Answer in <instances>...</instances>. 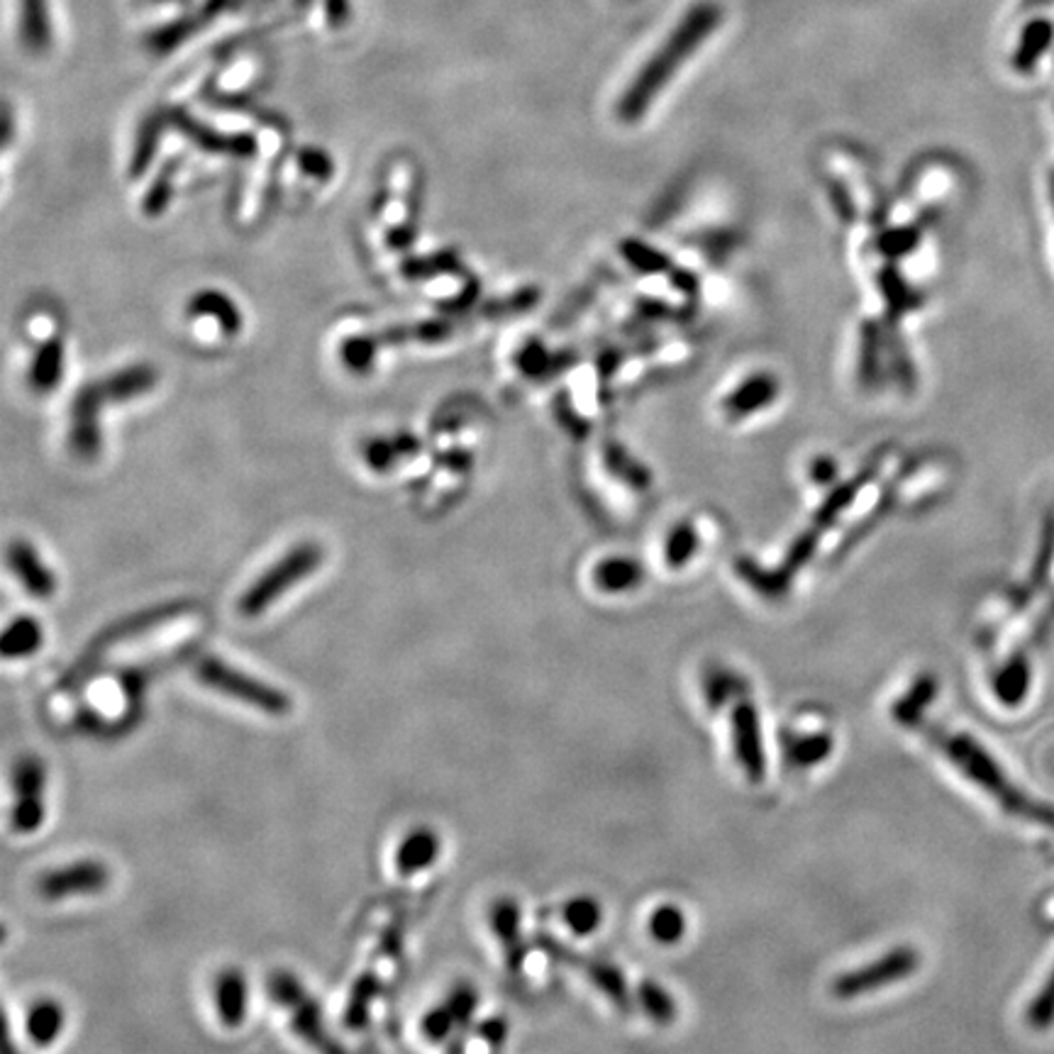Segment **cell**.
<instances>
[{"label":"cell","mask_w":1054,"mask_h":1054,"mask_svg":"<svg viewBox=\"0 0 1054 1054\" xmlns=\"http://www.w3.org/2000/svg\"><path fill=\"white\" fill-rule=\"evenodd\" d=\"M1052 1021H1054V972L1047 979V984L1040 989V994L1031 1003V1009H1027V1023H1031L1033 1027H1040V1031H1043V1027H1047Z\"/></svg>","instance_id":"cell-31"},{"label":"cell","mask_w":1054,"mask_h":1054,"mask_svg":"<svg viewBox=\"0 0 1054 1054\" xmlns=\"http://www.w3.org/2000/svg\"><path fill=\"white\" fill-rule=\"evenodd\" d=\"M474 1006H476L474 991H472L469 986L459 989L457 994L449 999L447 1006L437 1009V1011H433L430 1015H427L425 1023H423L425 1037L433 1040V1043H439V1040H445L447 1033L452 1031V1025H455V1023H464V1021L469 1018Z\"/></svg>","instance_id":"cell-14"},{"label":"cell","mask_w":1054,"mask_h":1054,"mask_svg":"<svg viewBox=\"0 0 1054 1054\" xmlns=\"http://www.w3.org/2000/svg\"><path fill=\"white\" fill-rule=\"evenodd\" d=\"M537 945L543 947L551 960H557L561 964H569L571 970H579L588 979V982H591L618 1011H630L632 1009L635 996H630V989H628V982H625V974L618 970L616 964H610L606 960H598V957H588V954L574 952L571 947L561 945V942L555 940L551 935H539Z\"/></svg>","instance_id":"cell-8"},{"label":"cell","mask_w":1054,"mask_h":1054,"mask_svg":"<svg viewBox=\"0 0 1054 1054\" xmlns=\"http://www.w3.org/2000/svg\"><path fill=\"white\" fill-rule=\"evenodd\" d=\"M268 994L293 1013V1027H296V1033L311 1047H315L321 1054H347V1050L342 1047L333 1035H327L323 1027L321 1009H317V1003L305 994L303 986L291 974H272V979H268Z\"/></svg>","instance_id":"cell-7"},{"label":"cell","mask_w":1054,"mask_h":1054,"mask_svg":"<svg viewBox=\"0 0 1054 1054\" xmlns=\"http://www.w3.org/2000/svg\"><path fill=\"white\" fill-rule=\"evenodd\" d=\"M918 966H921V952L911 945H901L881 954L874 962L840 974L832 982L830 991L840 1001L862 999L866 994H874V991L905 982V979L918 972Z\"/></svg>","instance_id":"cell-4"},{"label":"cell","mask_w":1054,"mask_h":1054,"mask_svg":"<svg viewBox=\"0 0 1054 1054\" xmlns=\"http://www.w3.org/2000/svg\"><path fill=\"white\" fill-rule=\"evenodd\" d=\"M10 564H12V569H16V574L20 576L24 588H28L30 594L40 596V598H47V596L54 594L52 574L44 569V564L40 561V557L34 555V549L28 543L12 545Z\"/></svg>","instance_id":"cell-15"},{"label":"cell","mask_w":1054,"mask_h":1054,"mask_svg":"<svg viewBox=\"0 0 1054 1054\" xmlns=\"http://www.w3.org/2000/svg\"><path fill=\"white\" fill-rule=\"evenodd\" d=\"M195 677L205 686H211V689L237 698V701L252 708H260L268 716H286L291 710V698L284 691L272 689V686L256 681L237 669H230L223 659H201L195 665Z\"/></svg>","instance_id":"cell-5"},{"label":"cell","mask_w":1054,"mask_h":1054,"mask_svg":"<svg viewBox=\"0 0 1054 1054\" xmlns=\"http://www.w3.org/2000/svg\"><path fill=\"white\" fill-rule=\"evenodd\" d=\"M22 42L32 52H44L52 42L47 0H22Z\"/></svg>","instance_id":"cell-20"},{"label":"cell","mask_w":1054,"mask_h":1054,"mask_svg":"<svg viewBox=\"0 0 1054 1054\" xmlns=\"http://www.w3.org/2000/svg\"><path fill=\"white\" fill-rule=\"evenodd\" d=\"M61 359H64V349H61L59 339H47L37 352V359L32 364V384L40 391H49L61 376Z\"/></svg>","instance_id":"cell-28"},{"label":"cell","mask_w":1054,"mask_h":1054,"mask_svg":"<svg viewBox=\"0 0 1054 1054\" xmlns=\"http://www.w3.org/2000/svg\"><path fill=\"white\" fill-rule=\"evenodd\" d=\"M323 561V551L317 545H301L298 549L288 551V555L281 559L276 567L268 569L266 574L260 576L247 594L240 600V610L242 616L254 618L264 612L268 606L274 604L276 598L284 596L293 584H298L305 576L313 574Z\"/></svg>","instance_id":"cell-6"},{"label":"cell","mask_w":1054,"mask_h":1054,"mask_svg":"<svg viewBox=\"0 0 1054 1054\" xmlns=\"http://www.w3.org/2000/svg\"><path fill=\"white\" fill-rule=\"evenodd\" d=\"M156 382V374L150 366H132L120 374L103 378V382L85 386L73 401L71 418V443L81 457H91L101 437H98V411L110 401H128L150 391Z\"/></svg>","instance_id":"cell-3"},{"label":"cell","mask_w":1054,"mask_h":1054,"mask_svg":"<svg viewBox=\"0 0 1054 1054\" xmlns=\"http://www.w3.org/2000/svg\"><path fill=\"white\" fill-rule=\"evenodd\" d=\"M16 789H18V805L12 813V825L18 832H32L42 825L44 805H42V789H44V767L37 759L28 757L16 767Z\"/></svg>","instance_id":"cell-11"},{"label":"cell","mask_w":1054,"mask_h":1054,"mask_svg":"<svg viewBox=\"0 0 1054 1054\" xmlns=\"http://www.w3.org/2000/svg\"><path fill=\"white\" fill-rule=\"evenodd\" d=\"M701 691H703V698H706V706L710 710H720L722 706H728L730 701H734L738 696L742 698V693L747 691V686L734 671H730L726 667H713V669L706 671Z\"/></svg>","instance_id":"cell-19"},{"label":"cell","mask_w":1054,"mask_h":1054,"mask_svg":"<svg viewBox=\"0 0 1054 1054\" xmlns=\"http://www.w3.org/2000/svg\"><path fill=\"white\" fill-rule=\"evenodd\" d=\"M1035 586L1037 591H1047L1054 596V506L1047 520V530L1043 539V549H1040L1037 557V567H1035Z\"/></svg>","instance_id":"cell-29"},{"label":"cell","mask_w":1054,"mask_h":1054,"mask_svg":"<svg viewBox=\"0 0 1054 1054\" xmlns=\"http://www.w3.org/2000/svg\"><path fill=\"white\" fill-rule=\"evenodd\" d=\"M437 850H439V842L433 830L413 832V835L403 842L398 850V872L408 876V874L420 872V869L425 866H430L435 862Z\"/></svg>","instance_id":"cell-18"},{"label":"cell","mask_w":1054,"mask_h":1054,"mask_svg":"<svg viewBox=\"0 0 1054 1054\" xmlns=\"http://www.w3.org/2000/svg\"><path fill=\"white\" fill-rule=\"evenodd\" d=\"M730 734H732V752L738 759V767L742 774L750 779V783H762L767 779V752H764V734L762 722L752 701L738 698L730 716Z\"/></svg>","instance_id":"cell-9"},{"label":"cell","mask_w":1054,"mask_h":1054,"mask_svg":"<svg viewBox=\"0 0 1054 1054\" xmlns=\"http://www.w3.org/2000/svg\"><path fill=\"white\" fill-rule=\"evenodd\" d=\"M1027 681H1031V669L1023 657H1013L1001 667L999 677L994 681V689L999 698L1006 706H1015L1027 691Z\"/></svg>","instance_id":"cell-24"},{"label":"cell","mask_w":1054,"mask_h":1054,"mask_svg":"<svg viewBox=\"0 0 1054 1054\" xmlns=\"http://www.w3.org/2000/svg\"><path fill=\"white\" fill-rule=\"evenodd\" d=\"M832 738L828 732H813V734H799V738H789V742L783 744V754H787V762L795 769H808L815 767L832 754Z\"/></svg>","instance_id":"cell-17"},{"label":"cell","mask_w":1054,"mask_h":1054,"mask_svg":"<svg viewBox=\"0 0 1054 1054\" xmlns=\"http://www.w3.org/2000/svg\"><path fill=\"white\" fill-rule=\"evenodd\" d=\"M938 691V681L933 677H918L911 683V689L893 701L891 718L896 720V726L901 728L918 730L925 722V713L930 703L935 701Z\"/></svg>","instance_id":"cell-12"},{"label":"cell","mask_w":1054,"mask_h":1054,"mask_svg":"<svg viewBox=\"0 0 1054 1054\" xmlns=\"http://www.w3.org/2000/svg\"><path fill=\"white\" fill-rule=\"evenodd\" d=\"M635 1001L640 1003L642 1011L647 1013V1018L657 1023V1025H671L677 1021V1001L671 999L669 991L665 986H659L657 982H642L637 986V996Z\"/></svg>","instance_id":"cell-22"},{"label":"cell","mask_w":1054,"mask_h":1054,"mask_svg":"<svg viewBox=\"0 0 1054 1054\" xmlns=\"http://www.w3.org/2000/svg\"><path fill=\"white\" fill-rule=\"evenodd\" d=\"M61 1025H64V1011H61V1006H57V1003L52 1001H44L40 1003V1006H34L28 1018V1031H30L32 1043L42 1047L54 1043L61 1033Z\"/></svg>","instance_id":"cell-26"},{"label":"cell","mask_w":1054,"mask_h":1054,"mask_svg":"<svg viewBox=\"0 0 1054 1054\" xmlns=\"http://www.w3.org/2000/svg\"><path fill=\"white\" fill-rule=\"evenodd\" d=\"M491 925L496 930L500 945H504V950H506V966L513 974H518L523 962H525L518 903L510 901V899L498 901L494 905V911H491Z\"/></svg>","instance_id":"cell-13"},{"label":"cell","mask_w":1054,"mask_h":1054,"mask_svg":"<svg viewBox=\"0 0 1054 1054\" xmlns=\"http://www.w3.org/2000/svg\"><path fill=\"white\" fill-rule=\"evenodd\" d=\"M215 1001H217V1013L220 1021L230 1027H237L244 1021V1013H247V984L240 972H225L220 974L217 986H215Z\"/></svg>","instance_id":"cell-16"},{"label":"cell","mask_w":1054,"mask_h":1054,"mask_svg":"<svg viewBox=\"0 0 1054 1054\" xmlns=\"http://www.w3.org/2000/svg\"><path fill=\"white\" fill-rule=\"evenodd\" d=\"M42 642V628L32 618H18L10 622V628L3 635V657H28Z\"/></svg>","instance_id":"cell-25"},{"label":"cell","mask_w":1054,"mask_h":1054,"mask_svg":"<svg viewBox=\"0 0 1054 1054\" xmlns=\"http://www.w3.org/2000/svg\"><path fill=\"white\" fill-rule=\"evenodd\" d=\"M720 22V8L716 3H698L686 20L679 24L677 30L671 32L667 44L659 49V52L652 57V61L637 73V79L632 85L625 91L622 101L618 105V115L625 122H635L640 118L649 103L655 101V95L661 91V85H667L669 79L673 77L686 59H689L698 44H701L706 37L718 28Z\"/></svg>","instance_id":"cell-2"},{"label":"cell","mask_w":1054,"mask_h":1054,"mask_svg":"<svg viewBox=\"0 0 1054 1054\" xmlns=\"http://www.w3.org/2000/svg\"><path fill=\"white\" fill-rule=\"evenodd\" d=\"M649 935H652L659 945H677L686 935V915L677 905H659V909L649 918Z\"/></svg>","instance_id":"cell-27"},{"label":"cell","mask_w":1054,"mask_h":1054,"mask_svg":"<svg viewBox=\"0 0 1054 1054\" xmlns=\"http://www.w3.org/2000/svg\"><path fill=\"white\" fill-rule=\"evenodd\" d=\"M482 1033L491 1045H500L506 1040V1025L500 1021H491L482 1027Z\"/></svg>","instance_id":"cell-32"},{"label":"cell","mask_w":1054,"mask_h":1054,"mask_svg":"<svg viewBox=\"0 0 1054 1054\" xmlns=\"http://www.w3.org/2000/svg\"><path fill=\"white\" fill-rule=\"evenodd\" d=\"M110 874L101 862H81L71 864L57 872L44 874L37 881V893L44 901H61L73 893H98L108 886Z\"/></svg>","instance_id":"cell-10"},{"label":"cell","mask_w":1054,"mask_h":1054,"mask_svg":"<svg viewBox=\"0 0 1054 1054\" xmlns=\"http://www.w3.org/2000/svg\"><path fill=\"white\" fill-rule=\"evenodd\" d=\"M376 989H378V984H376V976H374V974H364V976L359 979L357 986H354V991H352L349 1006H347V1013H345V1015H347V1018H345L347 1025H352V1027H362V1025H364L366 1013H369V1003H372V999H374V994H376Z\"/></svg>","instance_id":"cell-30"},{"label":"cell","mask_w":1054,"mask_h":1054,"mask_svg":"<svg viewBox=\"0 0 1054 1054\" xmlns=\"http://www.w3.org/2000/svg\"><path fill=\"white\" fill-rule=\"evenodd\" d=\"M191 313H199L205 317H213L220 330L227 335H235L240 330V311L230 298H225L220 291H203L201 296L191 301Z\"/></svg>","instance_id":"cell-21"},{"label":"cell","mask_w":1054,"mask_h":1054,"mask_svg":"<svg viewBox=\"0 0 1054 1054\" xmlns=\"http://www.w3.org/2000/svg\"><path fill=\"white\" fill-rule=\"evenodd\" d=\"M6 1054H18L16 1050H12V1045H10V1037H6Z\"/></svg>","instance_id":"cell-33"},{"label":"cell","mask_w":1054,"mask_h":1054,"mask_svg":"<svg viewBox=\"0 0 1054 1054\" xmlns=\"http://www.w3.org/2000/svg\"><path fill=\"white\" fill-rule=\"evenodd\" d=\"M561 918L574 935H591L604 923V909L594 896H576L564 905Z\"/></svg>","instance_id":"cell-23"},{"label":"cell","mask_w":1054,"mask_h":1054,"mask_svg":"<svg viewBox=\"0 0 1054 1054\" xmlns=\"http://www.w3.org/2000/svg\"><path fill=\"white\" fill-rule=\"evenodd\" d=\"M921 730L928 742L945 754L950 762L957 767L962 774L974 781L979 789H984L989 795H994L999 805L1006 808L1013 815H1023L1033 823H1043L1054 830V811L1045 805H1037L1035 801L1027 799L1018 789L1013 787L1009 777L1003 774L1001 767L991 759V754L979 744L974 738L964 732H947L938 726H928L923 722Z\"/></svg>","instance_id":"cell-1"}]
</instances>
